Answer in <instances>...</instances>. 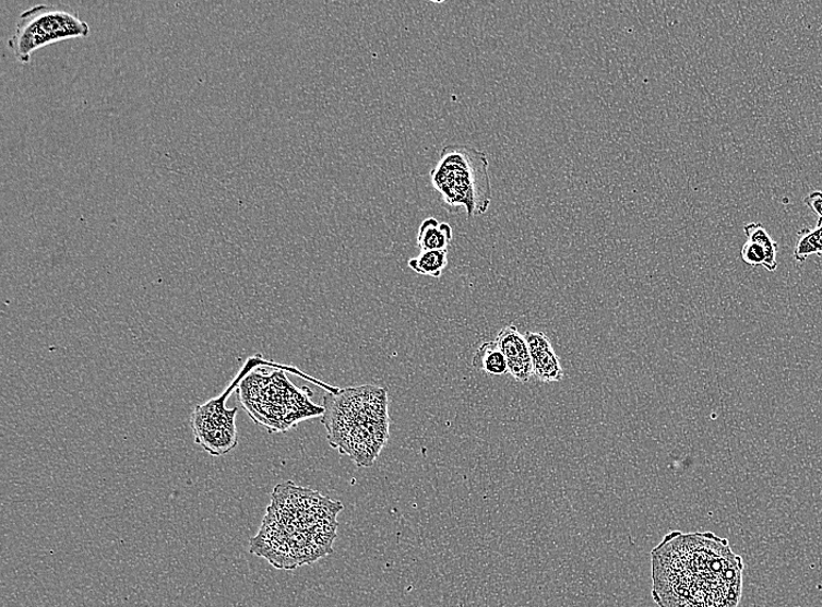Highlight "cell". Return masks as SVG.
I'll list each match as a JSON object with an SVG mask.
<instances>
[{
  "label": "cell",
  "instance_id": "cell-6",
  "mask_svg": "<svg viewBox=\"0 0 822 607\" xmlns=\"http://www.w3.org/2000/svg\"><path fill=\"white\" fill-rule=\"evenodd\" d=\"M748 241L742 248L741 258L748 265H763L774 273L778 267V243L771 238L762 224L751 223L744 226Z\"/></svg>",
  "mask_w": 822,
  "mask_h": 607
},
{
  "label": "cell",
  "instance_id": "cell-4",
  "mask_svg": "<svg viewBox=\"0 0 822 607\" xmlns=\"http://www.w3.org/2000/svg\"><path fill=\"white\" fill-rule=\"evenodd\" d=\"M263 362L260 358H251L241 369L227 390L219 396L210 400L203 406H198L191 417L194 442L214 457H222L239 444V433L235 418L238 408L227 409L226 401L238 383L250 373L257 365Z\"/></svg>",
  "mask_w": 822,
  "mask_h": 607
},
{
  "label": "cell",
  "instance_id": "cell-11",
  "mask_svg": "<svg viewBox=\"0 0 822 607\" xmlns=\"http://www.w3.org/2000/svg\"><path fill=\"white\" fill-rule=\"evenodd\" d=\"M813 255L822 257V218H819L814 228H803L798 231L795 248L796 261L802 263Z\"/></svg>",
  "mask_w": 822,
  "mask_h": 607
},
{
  "label": "cell",
  "instance_id": "cell-10",
  "mask_svg": "<svg viewBox=\"0 0 822 607\" xmlns=\"http://www.w3.org/2000/svg\"><path fill=\"white\" fill-rule=\"evenodd\" d=\"M408 265L418 275L440 278L448 265V250H421Z\"/></svg>",
  "mask_w": 822,
  "mask_h": 607
},
{
  "label": "cell",
  "instance_id": "cell-1",
  "mask_svg": "<svg viewBox=\"0 0 822 607\" xmlns=\"http://www.w3.org/2000/svg\"><path fill=\"white\" fill-rule=\"evenodd\" d=\"M652 597L659 607H737L744 562L712 532H670L651 551Z\"/></svg>",
  "mask_w": 822,
  "mask_h": 607
},
{
  "label": "cell",
  "instance_id": "cell-5",
  "mask_svg": "<svg viewBox=\"0 0 822 607\" xmlns=\"http://www.w3.org/2000/svg\"><path fill=\"white\" fill-rule=\"evenodd\" d=\"M496 343L508 359L510 374L519 382H528L533 365L526 336L515 326H507L498 333Z\"/></svg>",
  "mask_w": 822,
  "mask_h": 607
},
{
  "label": "cell",
  "instance_id": "cell-2",
  "mask_svg": "<svg viewBox=\"0 0 822 607\" xmlns=\"http://www.w3.org/2000/svg\"><path fill=\"white\" fill-rule=\"evenodd\" d=\"M489 159L473 146L454 144L442 148L438 165L430 172L431 182L446 206L463 209L467 218L484 215L492 201Z\"/></svg>",
  "mask_w": 822,
  "mask_h": 607
},
{
  "label": "cell",
  "instance_id": "cell-9",
  "mask_svg": "<svg viewBox=\"0 0 822 607\" xmlns=\"http://www.w3.org/2000/svg\"><path fill=\"white\" fill-rule=\"evenodd\" d=\"M451 240V226L433 217L427 218L418 229L417 245L421 250H448Z\"/></svg>",
  "mask_w": 822,
  "mask_h": 607
},
{
  "label": "cell",
  "instance_id": "cell-12",
  "mask_svg": "<svg viewBox=\"0 0 822 607\" xmlns=\"http://www.w3.org/2000/svg\"><path fill=\"white\" fill-rule=\"evenodd\" d=\"M805 205H807L814 214L822 218V192L813 191L807 198L803 199Z\"/></svg>",
  "mask_w": 822,
  "mask_h": 607
},
{
  "label": "cell",
  "instance_id": "cell-8",
  "mask_svg": "<svg viewBox=\"0 0 822 607\" xmlns=\"http://www.w3.org/2000/svg\"><path fill=\"white\" fill-rule=\"evenodd\" d=\"M474 367L493 377L510 373L509 362L496 342L484 343L475 353Z\"/></svg>",
  "mask_w": 822,
  "mask_h": 607
},
{
  "label": "cell",
  "instance_id": "cell-7",
  "mask_svg": "<svg viewBox=\"0 0 822 607\" xmlns=\"http://www.w3.org/2000/svg\"><path fill=\"white\" fill-rule=\"evenodd\" d=\"M525 336L531 350L533 376L544 383L562 381L563 368L548 336L543 332H527Z\"/></svg>",
  "mask_w": 822,
  "mask_h": 607
},
{
  "label": "cell",
  "instance_id": "cell-3",
  "mask_svg": "<svg viewBox=\"0 0 822 607\" xmlns=\"http://www.w3.org/2000/svg\"><path fill=\"white\" fill-rule=\"evenodd\" d=\"M91 26L65 4H41L24 11L9 47L16 61L28 64L37 50L64 40L88 38Z\"/></svg>",
  "mask_w": 822,
  "mask_h": 607
}]
</instances>
